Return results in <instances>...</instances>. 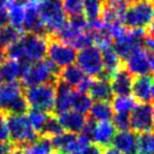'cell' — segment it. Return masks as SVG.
I'll list each match as a JSON object with an SVG mask.
<instances>
[{"label": "cell", "instance_id": "1", "mask_svg": "<svg viewBox=\"0 0 154 154\" xmlns=\"http://www.w3.org/2000/svg\"><path fill=\"white\" fill-rule=\"evenodd\" d=\"M60 70L49 58L31 63L22 71L20 84L24 89L43 84H56L59 80Z\"/></svg>", "mask_w": 154, "mask_h": 154}, {"label": "cell", "instance_id": "2", "mask_svg": "<svg viewBox=\"0 0 154 154\" xmlns=\"http://www.w3.org/2000/svg\"><path fill=\"white\" fill-rule=\"evenodd\" d=\"M30 110L20 82H5L0 86V113L3 115H20Z\"/></svg>", "mask_w": 154, "mask_h": 154}, {"label": "cell", "instance_id": "3", "mask_svg": "<svg viewBox=\"0 0 154 154\" xmlns=\"http://www.w3.org/2000/svg\"><path fill=\"white\" fill-rule=\"evenodd\" d=\"M5 116L9 129L10 141L14 146L28 148L38 139V133L32 128L26 114Z\"/></svg>", "mask_w": 154, "mask_h": 154}, {"label": "cell", "instance_id": "4", "mask_svg": "<svg viewBox=\"0 0 154 154\" xmlns=\"http://www.w3.org/2000/svg\"><path fill=\"white\" fill-rule=\"evenodd\" d=\"M24 96L30 109L39 110L47 114H54L56 84H43L26 88L24 89Z\"/></svg>", "mask_w": 154, "mask_h": 154}, {"label": "cell", "instance_id": "5", "mask_svg": "<svg viewBox=\"0 0 154 154\" xmlns=\"http://www.w3.org/2000/svg\"><path fill=\"white\" fill-rule=\"evenodd\" d=\"M39 12L41 20L47 29L48 36L57 34L68 22V17L60 0H40Z\"/></svg>", "mask_w": 154, "mask_h": 154}, {"label": "cell", "instance_id": "6", "mask_svg": "<svg viewBox=\"0 0 154 154\" xmlns=\"http://www.w3.org/2000/svg\"><path fill=\"white\" fill-rule=\"evenodd\" d=\"M154 17V3L139 0L129 5L125 12L124 24L127 29H146Z\"/></svg>", "mask_w": 154, "mask_h": 154}, {"label": "cell", "instance_id": "7", "mask_svg": "<svg viewBox=\"0 0 154 154\" xmlns=\"http://www.w3.org/2000/svg\"><path fill=\"white\" fill-rule=\"evenodd\" d=\"M77 66L91 78L103 77V63L101 52L95 45L86 48L77 53Z\"/></svg>", "mask_w": 154, "mask_h": 154}, {"label": "cell", "instance_id": "8", "mask_svg": "<svg viewBox=\"0 0 154 154\" xmlns=\"http://www.w3.org/2000/svg\"><path fill=\"white\" fill-rule=\"evenodd\" d=\"M48 51L49 59L59 69L74 64L77 58V50L70 45L62 42L54 37H48Z\"/></svg>", "mask_w": 154, "mask_h": 154}, {"label": "cell", "instance_id": "9", "mask_svg": "<svg viewBox=\"0 0 154 154\" xmlns=\"http://www.w3.org/2000/svg\"><path fill=\"white\" fill-rule=\"evenodd\" d=\"M153 106L150 103L136 105L130 115L132 132L140 134L153 130Z\"/></svg>", "mask_w": 154, "mask_h": 154}, {"label": "cell", "instance_id": "10", "mask_svg": "<svg viewBox=\"0 0 154 154\" xmlns=\"http://www.w3.org/2000/svg\"><path fill=\"white\" fill-rule=\"evenodd\" d=\"M24 41V59L31 63L43 60L47 56L48 51V39L47 37L39 36L36 34L26 33L23 37Z\"/></svg>", "mask_w": 154, "mask_h": 154}, {"label": "cell", "instance_id": "11", "mask_svg": "<svg viewBox=\"0 0 154 154\" xmlns=\"http://www.w3.org/2000/svg\"><path fill=\"white\" fill-rule=\"evenodd\" d=\"M125 68L130 74L143 76L150 73L149 55L143 48H139L134 51L124 62Z\"/></svg>", "mask_w": 154, "mask_h": 154}, {"label": "cell", "instance_id": "12", "mask_svg": "<svg viewBox=\"0 0 154 154\" xmlns=\"http://www.w3.org/2000/svg\"><path fill=\"white\" fill-rule=\"evenodd\" d=\"M109 82L113 95H116V96H130L131 92H132L133 77L132 74H130L127 71L124 64L110 77Z\"/></svg>", "mask_w": 154, "mask_h": 154}, {"label": "cell", "instance_id": "13", "mask_svg": "<svg viewBox=\"0 0 154 154\" xmlns=\"http://www.w3.org/2000/svg\"><path fill=\"white\" fill-rule=\"evenodd\" d=\"M63 131L73 134H80L87 122V117L74 111H68L57 116Z\"/></svg>", "mask_w": 154, "mask_h": 154}, {"label": "cell", "instance_id": "14", "mask_svg": "<svg viewBox=\"0 0 154 154\" xmlns=\"http://www.w3.org/2000/svg\"><path fill=\"white\" fill-rule=\"evenodd\" d=\"M73 90L70 86L64 84L61 80L56 82V101L54 115L58 116L62 113L70 111L71 103H72Z\"/></svg>", "mask_w": 154, "mask_h": 154}, {"label": "cell", "instance_id": "15", "mask_svg": "<svg viewBox=\"0 0 154 154\" xmlns=\"http://www.w3.org/2000/svg\"><path fill=\"white\" fill-rule=\"evenodd\" d=\"M88 93L91 99L95 101H110L113 99L110 82L105 77L93 78Z\"/></svg>", "mask_w": 154, "mask_h": 154}, {"label": "cell", "instance_id": "16", "mask_svg": "<svg viewBox=\"0 0 154 154\" xmlns=\"http://www.w3.org/2000/svg\"><path fill=\"white\" fill-rule=\"evenodd\" d=\"M151 76L143 75V76H137L133 79L132 85V94L133 98L139 103H147L151 100V85H152Z\"/></svg>", "mask_w": 154, "mask_h": 154}, {"label": "cell", "instance_id": "17", "mask_svg": "<svg viewBox=\"0 0 154 154\" xmlns=\"http://www.w3.org/2000/svg\"><path fill=\"white\" fill-rule=\"evenodd\" d=\"M136 135L132 131L118 132L112 139V147L125 154H136Z\"/></svg>", "mask_w": 154, "mask_h": 154}, {"label": "cell", "instance_id": "18", "mask_svg": "<svg viewBox=\"0 0 154 154\" xmlns=\"http://www.w3.org/2000/svg\"><path fill=\"white\" fill-rule=\"evenodd\" d=\"M114 135H115V128L112 122H98L95 126L92 139L94 140V143L103 149L111 145Z\"/></svg>", "mask_w": 154, "mask_h": 154}, {"label": "cell", "instance_id": "19", "mask_svg": "<svg viewBox=\"0 0 154 154\" xmlns=\"http://www.w3.org/2000/svg\"><path fill=\"white\" fill-rule=\"evenodd\" d=\"M100 52L103 63V77L107 79H110V77L124 64V61L116 54L113 47L101 50Z\"/></svg>", "mask_w": 154, "mask_h": 154}, {"label": "cell", "instance_id": "20", "mask_svg": "<svg viewBox=\"0 0 154 154\" xmlns=\"http://www.w3.org/2000/svg\"><path fill=\"white\" fill-rule=\"evenodd\" d=\"M5 8L8 10L9 19L12 26L18 30H23L24 3L17 0H8L5 2Z\"/></svg>", "mask_w": 154, "mask_h": 154}, {"label": "cell", "instance_id": "21", "mask_svg": "<svg viewBox=\"0 0 154 154\" xmlns=\"http://www.w3.org/2000/svg\"><path fill=\"white\" fill-rule=\"evenodd\" d=\"M85 73L76 64H71L62 68L59 74V79L71 88H77V86L85 79Z\"/></svg>", "mask_w": 154, "mask_h": 154}, {"label": "cell", "instance_id": "22", "mask_svg": "<svg viewBox=\"0 0 154 154\" xmlns=\"http://www.w3.org/2000/svg\"><path fill=\"white\" fill-rule=\"evenodd\" d=\"M113 111L110 101H95L92 103L89 117L95 122H109L113 117Z\"/></svg>", "mask_w": 154, "mask_h": 154}, {"label": "cell", "instance_id": "23", "mask_svg": "<svg viewBox=\"0 0 154 154\" xmlns=\"http://www.w3.org/2000/svg\"><path fill=\"white\" fill-rule=\"evenodd\" d=\"M21 64L17 59L7 58L3 63L0 66V73L2 75L3 80L7 82H17L18 78L21 76Z\"/></svg>", "mask_w": 154, "mask_h": 154}, {"label": "cell", "instance_id": "24", "mask_svg": "<svg viewBox=\"0 0 154 154\" xmlns=\"http://www.w3.org/2000/svg\"><path fill=\"white\" fill-rule=\"evenodd\" d=\"M24 34L26 32L23 30H18L12 26H7L0 29V49L5 51L9 47L20 40Z\"/></svg>", "mask_w": 154, "mask_h": 154}, {"label": "cell", "instance_id": "25", "mask_svg": "<svg viewBox=\"0 0 154 154\" xmlns=\"http://www.w3.org/2000/svg\"><path fill=\"white\" fill-rule=\"evenodd\" d=\"M105 8V0H85L82 14L88 22L100 19Z\"/></svg>", "mask_w": 154, "mask_h": 154}, {"label": "cell", "instance_id": "26", "mask_svg": "<svg viewBox=\"0 0 154 154\" xmlns=\"http://www.w3.org/2000/svg\"><path fill=\"white\" fill-rule=\"evenodd\" d=\"M92 103V99L89 96V94L78 92V91L73 92L71 109H73L74 112L82 114V115H87L90 112Z\"/></svg>", "mask_w": 154, "mask_h": 154}, {"label": "cell", "instance_id": "27", "mask_svg": "<svg viewBox=\"0 0 154 154\" xmlns=\"http://www.w3.org/2000/svg\"><path fill=\"white\" fill-rule=\"evenodd\" d=\"M62 132H64V131L62 129L61 125L58 122L57 116L54 115V114H49L42 129L39 132V136H45L48 137V138H52V137L56 136V135L61 134Z\"/></svg>", "mask_w": 154, "mask_h": 154}, {"label": "cell", "instance_id": "28", "mask_svg": "<svg viewBox=\"0 0 154 154\" xmlns=\"http://www.w3.org/2000/svg\"><path fill=\"white\" fill-rule=\"evenodd\" d=\"M136 154H154V134L140 133L136 139Z\"/></svg>", "mask_w": 154, "mask_h": 154}, {"label": "cell", "instance_id": "29", "mask_svg": "<svg viewBox=\"0 0 154 154\" xmlns=\"http://www.w3.org/2000/svg\"><path fill=\"white\" fill-rule=\"evenodd\" d=\"M111 105L116 113H130L137 103L131 96H116L113 97Z\"/></svg>", "mask_w": 154, "mask_h": 154}, {"label": "cell", "instance_id": "30", "mask_svg": "<svg viewBox=\"0 0 154 154\" xmlns=\"http://www.w3.org/2000/svg\"><path fill=\"white\" fill-rule=\"evenodd\" d=\"M26 149L28 154H52L53 152L51 139L45 136H39L35 143Z\"/></svg>", "mask_w": 154, "mask_h": 154}, {"label": "cell", "instance_id": "31", "mask_svg": "<svg viewBox=\"0 0 154 154\" xmlns=\"http://www.w3.org/2000/svg\"><path fill=\"white\" fill-rule=\"evenodd\" d=\"M48 116H49V114L45 113L42 111H39V110L30 109L28 111L26 117L29 119V122L32 126V128L38 133V135L39 132L41 131V129H42L43 125H45V120H47Z\"/></svg>", "mask_w": 154, "mask_h": 154}, {"label": "cell", "instance_id": "32", "mask_svg": "<svg viewBox=\"0 0 154 154\" xmlns=\"http://www.w3.org/2000/svg\"><path fill=\"white\" fill-rule=\"evenodd\" d=\"M85 0H63V11L66 17H72L82 14V5Z\"/></svg>", "mask_w": 154, "mask_h": 154}, {"label": "cell", "instance_id": "33", "mask_svg": "<svg viewBox=\"0 0 154 154\" xmlns=\"http://www.w3.org/2000/svg\"><path fill=\"white\" fill-rule=\"evenodd\" d=\"M113 126L115 130H118L119 132L131 130L130 125V115L129 113H116L113 115Z\"/></svg>", "mask_w": 154, "mask_h": 154}, {"label": "cell", "instance_id": "34", "mask_svg": "<svg viewBox=\"0 0 154 154\" xmlns=\"http://www.w3.org/2000/svg\"><path fill=\"white\" fill-rule=\"evenodd\" d=\"M0 141H10V134L5 116L1 113H0Z\"/></svg>", "mask_w": 154, "mask_h": 154}, {"label": "cell", "instance_id": "35", "mask_svg": "<svg viewBox=\"0 0 154 154\" xmlns=\"http://www.w3.org/2000/svg\"><path fill=\"white\" fill-rule=\"evenodd\" d=\"M143 48L149 53H154V35L147 32L143 41Z\"/></svg>", "mask_w": 154, "mask_h": 154}, {"label": "cell", "instance_id": "36", "mask_svg": "<svg viewBox=\"0 0 154 154\" xmlns=\"http://www.w3.org/2000/svg\"><path fill=\"white\" fill-rule=\"evenodd\" d=\"M9 22L10 19L7 8H5V5H1L0 7V29L9 26Z\"/></svg>", "mask_w": 154, "mask_h": 154}, {"label": "cell", "instance_id": "37", "mask_svg": "<svg viewBox=\"0 0 154 154\" xmlns=\"http://www.w3.org/2000/svg\"><path fill=\"white\" fill-rule=\"evenodd\" d=\"M101 152H103V148H100L96 143H90L82 154H101Z\"/></svg>", "mask_w": 154, "mask_h": 154}, {"label": "cell", "instance_id": "38", "mask_svg": "<svg viewBox=\"0 0 154 154\" xmlns=\"http://www.w3.org/2000/svg\"><path fill=\"white\" fill-rule=\"evenodd\" d=\"M101 154H125V153H122V152L118 151L117 149L113 148L112 146H109V147L103 148V152H101Z\"/></svg>", "mask_w": 154, "mask_h": 154}, {"label": "cell", "instance_id": "39", "mask_svg": "<svg viewBox=\"0 0 154 154\" xmlns=\"http://www.w3.org/2000/svg\"><path fill=\"white\" fill-rule=\"evenodd\" d=\"M9 154H28L26 148L22 147H17V146H14V148L12 149V151Z\"/></svg>", "mask_w": 154, "mask_h": 154}, {"label": "cell", "instance_id": "40", "mask_svg": "<svg viewBox=\"0 0 154 154\" xmlns=\"http://www.w3.org/2000/svg\"><path fill=\"white\" fill-rule=\"evenodd\" d=\"M149 66H150V73L154 76V53H149Z\"/></svg>", "mask_w": 154, "mask_h": 154}, {"label": "cell", "instance_id": "41", "mask_svg": "<svg viewBox=\"0 0 154 154\" xmlns=\"http://www.w3.org/2000/svg\"><path fill=\"white\" fill-rule=\"evenodd\" d=\"M147 32L150 33V34H153L154 35V17L153 19L151 20V22H150V24L147 26Z\"/></svg>", "mask_w": 154, "mask_h": 154}, {"label": "cell", "instance_id": "42", "mask_svg": "<svg viewBox=\"0 0 154 154\" xmlns=\"http://www.w3.org/2000/svg\"><path fill=\"white\" fill-rule=\"evenodd\" d=\"M7 59V54H5V51H3L2 49H0V66L3 63V61Z\"/></svg>", "mask_w": 154, "mask_h": 154}, {"label": "cell", "instance_id": "43", "mask_svg": "<svg viewBox=\"0 0 154 154\" xmlns=\"http://www.w3.org/2000/svg\"><path fill=\"white\" fill-rule=\"evenodd\" d=\"M151 100L154 103V77H153V80H152V85H151Z\"/></svg>", "mask_w": 154, "mask_h": 154}, {"label": "cell", "instance_id": "44", "mask_svg": "<svg viewBox=\"0 0 154 154\" xmlns=\"http://www.w3.org/2000/svg\"><path fill=\"white\" fill-rule=\"evenodd\" d=\"M137 1H139V0H124V2L126 3L127 7H129V5H133V3L137 2Z\"/></svg>", "mask_w": 154, "mask_h": 154}, {"label": "cell", "instance_id": "45", "mask_svg": "<svg viewBox=\"0 0 154 154\" xmlns=\"http://www.w3.org/2000/svg\"><path fill=\"white\" fill-rule=\"evenodd\" d=\"M3 84V78H2V75H1V73H0V86Z\"/></svg>", "mask_w": 154, "mask_h": 154}, {"label": "cell", "instance_id": "46", "mask_svg": "<svg viewBox=\"0 0 154 154\" xmlns=\"http://www.w3.org/2000/svg\"><path fill=\"white\" fill-rule=\"evenodd\" d=\"M8 0H0V3H1V5H2V3H5L7 2Z\"/></svg>", "mask_w": 154, "mask_h": 154}, {"label": "cell", "instance_id": "47", "mask_svg": "<svg viewBox=\"0 0 154 154\" xmlns=\"http://www.w3.org/2000/svg\"><path fill=\"white\" fill-rule=\"evenodd\" d=\"M153 129H154V109H153Z\"/></svg>", "mask_w": 154, "mask_h": 154}, {"label": "cell", "instance_id": "48", "mask_svg": "<svg viewBox=\"0 0 154 154\" xmlns=\"http://www.w3.org/2000/svg\"><path fill=\"white\" fill-rule=\"evenodd\" d=\"M52 154H60V153H58V152H55V151H53V152H52Z\"/></svg>", "mask_w": 154, "mask_h": 154}]
</instances>
